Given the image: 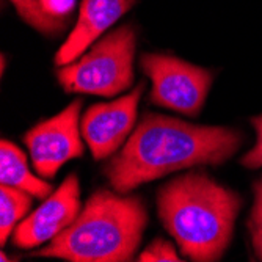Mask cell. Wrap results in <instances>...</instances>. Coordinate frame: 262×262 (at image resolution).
Wrapping results in <instances>:
<instances>
[{"mask_svg": "<svg viewBox=\"0 0 262 262\" xmlns=\"http://www.w3.org/2000/svg\"><path fill=\"white\" fill-rule=\"evenodd\" d=\"M239 130L198 126L178 118L149 113L143 116L123 149L105 166V176L118 193L141 184L200 165H222L242 146Z\"/></svg>", "mask_w": 262, "mask_h": 262, "instance_id": "obj_1", "label": "cell"}, {"mask_svg": "<svg viewBox=\"0 0 262 262\" xmlns=\"http://www.w3.org/2000/svg\"><path fill=\"white\" fill-rule=\"evenodd\" d=\"M242 198L204 171L182 174L159 190V217L181 253L196 262L222 259Z\"/></svg>", "mask_w": 262, "mask_h": 262, "instance_id": "obj_2", "label": "cell"}, {"mask_svg": "<svg viewBox=\"0 0 262 262\" xmlns=\"http://www.w3.org/2000/svg\"><path fill=\"white\" fill-rule=\"evenodd\" d=\"M146 223V207L138 196L98 190L74 223L32 256L71 262H126L134 257Z\"/></svg>", "mask_w": 262, "mask_h": 262, "instance_id": "obj_3", "label": "cell"}, {"mask_svg": "<svg viewBox=\"0 0 262 262\" xmlns=\"http://www.w3.org/2000/svg\"><path fill=\"white\" fill-rule=\"evenodd\" d=\"M137 35L123 26L104 36L76 61L61 66L58 82L68 93L116 96L134 83V55Z\"/></svg>", "mask_w": 262, "mask_h": 262, "instance_id": "obj_4", "label": "cell"}, {"mask_svg": "<svg viewBox=\"0 0 262 262\" xmlns=\"http://www.w3.org/2000/svg\"><path fill=\"white\" fill-rule=\"evenodd\" d=\"M141 69L152 82L151 101L156 105L187 116L201 112L212 85L209 69L163 54L143 55Z\"/></svg>", "mask_w": 262, "mask_h": 262, "instance_id": "obj_5", "label": "cell"}, {"mask_svg": "<svg viewBox=\"0 0 262 262\" xmlns=\"http://www.w3.org/2000/svg\"><path fill=\"white\" fill-rule=\"evenodd\" d=\"M80 108L82 99H76L61 113L36 124L24 135L22 140L41 178L52 179L68 160L83 154Z\"/></svg>", "mask_w": 262, "mask_h": 262, "instance_id": "obj_6", "label": "cell"}, {"mask_svg": "<svg viewBox=\"0 0 262 262\" xmlns=\"http://www.w3.org/2000/svg\"><path fill=\"white\" fill-rule=\"evenodd\" d=\"M145 90L140 82L129 94L108 104L91 105L80 121L82 137L96 160L107 159L120 149L135 126L138 101Z\"/></svg>", "mask_w": 262, "mask_h": 262, "instance_id": "obj_7", "label": "cell"}, {"mask_svg": "<svg viewBox=\"0 0 262 262\" xmlns=\"http://www.w3.org/2000/svg\"><path fill=\"white\" fill-rule=\"evenodd\" d=\"M80 213V185L76 174H69L44 203L32 212L13 232V244L19 248H33L54 241L74 223Z\"/></svg>", "mask_w": 262, "mask_h": 262, "instance_id": "obj_8", "label": "cell"}, {"mask_svg": "<svg viewBox=\"0 0 262 262\" xmlns=\"http://www.w3.org/2000/svg\"><path fill=\"white\" fill-rule=\"evenodd\" d=\"M134 5L135 0H82L76 26L55 55L57 66L76 61Z\"/></svg>", "mask_w": 262, "mask_h": 262, "instance_id": "obj_9", "label": "cell"}, {"mask_svg": "<svg viewBox=\"0 0 262 262\" xmlns=\"http://www.w3.org/2000/svg\"><path fill=\"white\" fill-rule=\"evenodd\" d=\"M0 182L20 188L39 200H46L54 193V187L49 182L30 173L26 154L8 140L0 143Z\"/></svg>", "mask_w": 262, "mask_h": 262, "instance_id": "obj_10", "label": "cell"}, {"mask_svg": "<svg viewBox=\"0 0 262 262\" xmlns=\"http://www.w3.org/2000/svg\"><path fill=\"white\" fill-rule=\"evenodd\" d=\"M32 206V195L20 188L4 185L0 187V244H7L17 222L26 215Z\"/></svg>", "mask_w": 262, "mask_h": 262, "instance_id": "obj_11", "label": "cell"}, {"mask_svg": "<svg viewBox=\"0 0 262 262\" xmlns=\"http://www.w3.org/2000/svg\"><path fill=\"white\" fill-rule=\"evenodd\" d=\"M14 5L17 14L22 17L24 22H27L35 30L44 35H57L61 33L66 26V17H57L47 13L39 0H10Z\"/></svg>", "mask_w": 262, "mask_h": 262, "instance_id": "obj_12", "label": "cell"}, {"mask_svg": "<svg viewBox=\"0 0 262 262\" xmlns=\"http://www.w3.org/2000/svg\"><path fill=\"white\" fill-rule=\"evenodd\" d=\"M253 190H254V203L248 219V229L251 235L254 254L259 260H262V178L256 181Z\"/></svg>", "mask_w": 262, "mask_h": 262, "instance_id": "obj_13", "label": "cell"}, {"mask_svg": "<svg viewBox=\"0 0 262 262\" xmlns=\"http://www.w3.org/2000/svg\"><path fill=\"white\" fill-rule=\"evenodd\" d=\"M138 260L141 262H181V256L176 253L174 247L160 237L154 239L140 256Z\"/></svg>", "mask_w": 262, "mask_h": 262, "instance_id": "obj_14", "label": "cell"}, {"mask_svg": "<svg viewBox=\"0 0 262 262\" xmlns=\"http://www.w3.org/2000/svg\"><path fill=\"white\" fill-rule=\"evenodd\" d=\"M251 124L256 130V143L254 146L241 159V163L245 168H260L262 166V115L254 116L251 120Z\"/></svg>", "mask_w": 262, "mask_h": 262, "instance_id": "obj_15", "label": "cell"}, {"mask_svg": "<svg viewBox=\"0 0 262 262\" xmlns=\"http://www.w3.org/2000/svg\"><path fill=\"white\" fill-rule=\"evenodd\" d=\"M42 8L57 17H66L69 11L74 8L76 0H39Z\"/></svg>", "mask_w": 262, "mask_h": 262, "instance_id": "obj_16", "label": "cell"}]
</instances>
